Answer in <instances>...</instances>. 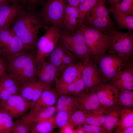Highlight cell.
Instances as JSON below:
<instances>
[{
	"mask_svg": "<svg viewBox=\"0 0 133 133\" xmlns=\"http://www.w3.org/2000/svg\"><path fill=\"white\" fill-rule=\"evenodd\" d=\"M56 111L55 106H51L35 111H30L22 116L20 120L30 125L33 123L45 120L53 116Z\"/></svg>",
	"mask_w": 133,
	"mask_h": 133,
	"instance_id": "20",
	"label": "cell"
},
{
	"mask_svg": "<svg viewBox=\"0 0 133 133\" xmlns=\"http://www.w3.org/2000/svg\"><path fill=\"white\" fill-rule=\"evenodd\" d=\"M74 127L68 123L61 128L59 132L61 133H74Z\"/></svg>",
	"mask_w": 133,
	"mask_h": 133,
	"instance_id": "44",
	"label": "cell"
},
{
	"mask_svg": "<svg viewBox=\"0 0 133 133\" xmlns=\"http://www.w3.org/2000/svg\"><path fill=\"white\" fill-rule=\"evenodd\" d=\"M87 113L80 109L74 111L70 115L68 123L74 127L85 124Z\"/></svg>",
	"mask_w": 133,
	"mask_h": 133,
	"instance_id": "35",
	"label": "cell"
},
{
	"mask_svg": "<svg viewBox=\"0 0 133 133\" xmlns=\"http://www.w3.org/2000/svg\"><path fill=\"white\" fill-rule=\"evenodd\" d=\"M11 26L15 33L30 51L37 47L39 29L46 27L34 9L23 11Z\"/></svg>",
	"mask_w": 133,
	"mask_h": 133,
	"instance_id": "1",
	"label": "cell"
},
{
	"mask_svg": "<svg viewBox=\"0 0 133 133\" xmlns=\"http://www.w3.org/2000/svg\"><path fill=\"white\" fill-rule=\"evenodd\" d=\"M107 34L110 37L109 51L127 61H133V34L132 31L124 33L113 28Z\"/></svg>",
	"mask_w": 133,
	"mask_h": 133,
	"instance_id": "6",
	"label": "cell"
},
{
	"mask_svg": "<svg viewBox=\"0 0 133 133\" xmlns=\"http://www.w3.org/2000/svg\"><path fill=\"white\" fill-rule=\"evenodd\" d=\"M30 103L20 95L12 96L7 99L0 100V108L12 118L18 119L30 107Z\"/></svg>",
	"mask_w": 133,
	"mask_h": 133,
	"instance_id": "12",
	"label": "cell"
},
{
	"mask_svg": "<svg viewBox=\"0 0 133 133\" xmlns=\"http://www.w3.org/2000/svg\"><path fill=\"white\" fill-rule=\"evenodd\" d=\"M120 0H108L109 3L110 5V7H113L116 3Z\"/></svg>",
	"mask_w": 133,
	"mask_h": 133,
	"instance_id": "49",
	"label": "cell"
},
{
	"mask_svg": "<svg viewBox=\"0 0 133 133\" xmlns=\"http://www.w3.org/2000/svg\"><path fill=\"white\" fill-rule=\"evenodd\" d=\"M12 96L8 91L0 86V100H6Z\"/></svg>",
	"mask_w": 133,
	"mask_h": 133,
	"instance_id": "43",
	"label": "cell"
},
{
	"mask_svg": "<svg viewBox=\"0 0 133 133\" xmlns=\"http://www.w3.org/2000/svg\"><path fill=\"white\" fill-rule=\"evenodd\" d=\"M70 5L79 7L80 3L78 0H66Z\"/></svg>",
	"mask_w": 133,
	"mask_h": 133,
	"instance_id": "47",
	"label": "cell"
},
{
	"mask_svg": "<svg viewBox=\"0 0 133 133\" xmlns=\"http://www.w3.org/2000/svg\"><path fill=\"white\" fill-rule=\"evenodd\" d=\"M65 0H47L38 14L45 26L53 25L62 29Z\"/></svg>",
	"mask_w": 133,
	"mask_h": 133,
	"instance_id": "8",
	"label": "cell"
},
{
	"mask_svg": "<svg viewBox=\"0 0 133 133\" xmlns=\"http://www.w3.org/2000/svg\"><path fill=\"white\" fill-rule=\"evenodd\" d=\"M31 126L22 122L20 120L14 122L11 133H31Z\"/></svg>",
	"mask_w": 133,
	"mask_h": 133,
	"instance_id": "39",
	"label": "cell"
},
{
	"mask_svg": "<svg viewBox=\"0 0 133 133\" xmlns=\"http://www.w3.org/2000/svg\"><path fill=\"white\" fill-rule=\"evenodd\" d=\"M103 83H107L125 68L133 66V61H127L117 54L108 51L96 61Z\"/></svg>",
	"mask_w": 133,
	"mask_h": 133,
	"instance_id": "3",
	"label": "cell"
},
{
	"mask_svg": "<svg viewBox=\"0 0 133 133\" xmlns=\"http://www.w3.org/2000/svg\"><path fill=\"white\" fill-rule=\"evenodd\" d=\"M54 116L48 119L35 122L31 127L32 133H51L56 127L54 125Z\"/></svg>",
	"mask_w": 133,
	"mask_h": 133,
	"instance_id": "26",
	"label": "cell"
},
{
	"mask_svg": "<svg viewBox=\"0 0 133 133\" xmlns=\"http://www.w3.org/2000/svg\"><path fill=\"white\" fill-rule=\"evenodd\" d=\"M0 50L3 57L30 51L10 27L0 30Z\"/></svg>",
	"mask_w": 133,
	"mask_h": 133,
	"instance_id": "9",
	"label": "cell"
},
{
	"mask_svg": "<svg viewBox=\"0 0 133 133\" xmlns=\"http://www.w3.org/2000/svg\"><path fill=\"white\" fill-rule=\"evenodd\" d=\"M124 107L118 105L104 111L105 120L103 128L105 133H112L119 124L121 112Z\"/></svg>",
	"mask_w": 133,
	"mask_h": 133,
	"instance_id": "21",
	"label": "cell"
},
{
	"mask_svg": "<svg viewBox=\"0 0 133 133\" xmlns=\"http://www.w3.org/2000/svg\"><path fill=\"white\" fill-rule=\"evenodd\" d=\"M7 75L5 63L3 58L0 59V79Z\"/></svg>",
	"mask_w": 133,
	"mask_h": 133,
	"instance_id": "42",
	"label": "cell"
},
{
	"mask_svg": "<svg viewBox=\"0 0 133 133\" xmlns=\"http://www.w3.org/2000/svg\"><path fill=\"white\" fill-rule=\"evenodd\" d=\"M2 56V55L0 50V59L1 58Z\"/></svg>",
	"mask_w": 133,
	"mask_h": 133,
	"instance_id": "50",
	"label": "cell"
},
{
	"mask_svg": "<svg viewBox=\"0 0 133 133\" xmlns=\"http://www.w3.org/2000/svg\"><path fill=\"white\" fill-rule=\"evenodd\" d=\"M71 114L65 111L58 112L54 116V124L55 127L61 128L68 122Z\"/></svg>",
	"mask_w": 133,
	"mask_h": 133,
	"instance_id": "37",
	"label": "cell"
},
{
	"mask_svg": "<svg viewBox=\"0 0 133 133\" xmlns=\"http://www.w3.org/2000/svg\"><path fill=\"white\" fill-rule=\"evenodd\" d=\"M118 105L124 107L133 108V90H126L118 92Z\"/></svg>",
	"mask_w": 133,
	"mask_h": 133,
	"instance_id": "34",
	"label": "cell"
},
{
	"mask_svg": "<svg viewBox=\"0 0 133 133\" xmlns=\"http://www.w3.org/2000/svg\"><path fill=\"white\" fill-rule=\"evenodd\" d=\"M37 63V81L50 86L55 83L61 73L59 70L50 62L45 60Z\"/></svg>",
	"mask_w": 133,
	"mask_h": 133,
	"instance_id": "14",
	"label": "cell"
},
{
	"mask_svg": "<svg viewBox=\"0 0 133 133\" xmlns=\"http://www.w3.org/2000/svg\"><path fill=\"white\" fill-rule=\"evenodd\" d=\"M82 79L87 92L96 91L103 82L102 77L96 62L91 60L84 63L81 73Z\"/></svg>",
	"mask_w": 133,
	"mask_h": 133,
	"instance_id": "10",
	"label": "cell"
},
{
	"mask_svg": "<svg viewBox=\"0 0 133 133\" xmlns=\"http://www.w3.org/2000/svg\"><path fill=\"white\" fill-rule=\"evenodd\" d=\"M76 98L80 110L88 113L104 111L95 91L87 92L85 90Z\"/></svg>",
	"mask_w": 133,
	"mask_h": 133,
	"instance_id": "16",
	"label": "cell"
},
{
	"mask_svg": "<svg viewBox=\"0 0 133 133\" xmlns=\"http://www.w3.org/2000/svg\"><path fill=\"white\" fill-rule=\"evenodd\" d=\"M106 0H99L87 12L84 17L99 20L110 18L105 4Z\"/></svg>",
	"mask_w": 133,
	"mask_h": 133,
	"instance_id": "25",
	"label": "cell"
},
{
	"mask_svg": "<svg viewBox=\"0 0 133 133\" xmlns=\"http://www.w3.org/2000/svg\"><path fill=\"white\" fill-rule=\"evenodd\" d=\"M79 12L78 7L66 4L62 29V31L73 34L79 25Z\"/></svg>",
	"mask_w": 133,
	"mask_h": 133,
	"instance_id": "17",
	"label": "cell"
},
{
	"mask_svg": "<svg viewBox=\"0 0 133 133\" xmlns=\"http://www.w3.org/2000/svg\"><path fill=\"white\" fill-rule=\"evenodd\" d=\"M112 13L114 19L119 28L127 29L129 31L133 30V15H124Z\"/></svg>",
	"mask_w": 133,
	"mask_h": 133,
	"instance_id": "30",
	"label": "cell"
},
{
	"mask_svg": "<svg viewBox=\"0 0 133 133\" xmlns=\"http://www.w3.org/2000/svg\"><path fill=\"white\" fill-rule=\"evenodd\" d=\"M25 9L24 6L19 4H0V30L10 27L19 14Z\"/></svg>",
	"mask_w": 133,
	"mask_h": 133,
	"instance_id": "15",
	"label": "cell"
},
{
	"mask_svg": "<svg viewBox=\"0 0 133 133\" xmlns=\"http://www.w3.org/2000/svg\"><path fill=\"white\" fill-rule=\"evenodd\" d=\"M83 63V61L80 60L77 63L66 67L55 82V85L67 84L76 80L81 75Z\"/></svg>",
	"mask_w": 133,
	"mask_h": 133,
	"instance_id": "19",
	"label": "cell"
},
{
	"mask_svg": "<svg viewBox=\"0 0 133 133\" xmlns=\"http://www.w3.org/2000/svg\"><path fill=\"white\" fill-rule=\"evenodd\" d=\"M109 11L124 15H133V0H120L110 7Z\"/></svg>",
	"mask_w": 133,
	"mask_h": 133,
	"instance_id": "27",
	"label": "cell"
},
{
	"mask_svg": "<svg viewBox=\"0 0 133 133\" xmlns=\"http://www.w3.org/2000/svg\"><path fill=\"white\" fill-rule=\"evenodd\" d=\"M59 96L56 106L57 112L65 111L71 114L74 111L80 109L77 100L75 97L69 95H62Z\"/></svg>",
	"mask_w": 133,
	"mask_h": 133,
	"instance_id": "24",
	"label": "cell"
},
{
	"mask_svg": "<svg viewBox=\"0 0 133 133\" xmlns=\"http://www.w3.org/2000/svg\"><path fill=\"white\" fill-rule=\"evenodd\" d=\"M119 92L133 90V66L126 67L107 83Z\"/></svg>",
	"mask_w": 133,
	"mask_h": 133,
	"instance_id": "18",
	"label": "cell"
},
{
	"mask_svg": "<svg viewBox=\"0 0 133 133\" xmlns=\"http://www.w3.org/2000/svg\"><path fill=\"white\" fill-rule=\"evenodd\" d=\"M47 57L48 61L56 66L61 73L68 66L77 63V59H78L60 42H58L56 48Z\"/></svg>",
	"mask_w": 133,
	"mask_h": 133,
	"instance_id": "11",
	"label": "cell"
},
{
	"mask_svg": "<svg viewBox=\"0 0 133 133\" xmlns=\"http://www.w3.org/2000/svg\"><path fill=\"white\" fill-rule=\"evenodd\" d=\"M50 86H51L38 81L33 93L31 102L30 107L31 110L32 109L35 103L39 98L44 90L47 87Z\"/></svg>",
	"mask_w": 133,
	"mask_h": 133,
	"instance_id": "38",
	"label": "cell"
},
{
	"mask_svg": "<svg viewBox=\"0 0 133 133\" xmlns=\"http://www.w3.org/2000/svg\"><path fill=\"white\" fill-rule=\"evenodd\" d=\"M58 96L55 88H52L51 86L48 87L43 92L30 111L52 106L55 103Z\"/></svg>",
	"mask_w": 133,
	"mask_h": 133,
	"instance_id": "22",
	"label": "cell"
},
{
	"mask_svg": "<svg viewBox=\"0 0 133 133\" xmlns=\"http://www.w3.org/2000/svg\"><path fill=\"white\" fill-rule=\"evenodd\" d=\"M95 91L104 111L119 105L118 92L109 84L102 83Z\"/></svg>",
	"mask_w": 133,
	"mask_h": 133,
	"instance_id": "13",
	"label": "cell"
},
{
	"mask_svg": "<svg viewBox=\"0 0 133 133\" xmlns=\"http://www.w3.org/2000/svg\"><path fill=\"white\" fill-rule=\"evenodd\" d=\"M55 89L58 96L69 95L77 96L85 90L81 76L74 82L67 84L55 85Z\"/></svg>",
	"mask_w": 133,
	"mask_h": 133,
	"instance_id": "23",
	"label": "cell"
},
{
	"mask_svg": "<svg viewBox=\"0 0 133 133\" xmlns=\"http://www.w3.org/2000/svg\"><path fill=\"white\" fill-rule=\"evenodd\" d=\"M133 126V108L124 107L121 112L119 124L115 129H120Z\"/></svg>",
	"mask_w": 133,
	"mask_h": 133,
	"instance_id": "28",
	"label": "cell"
},
{
	"mask_svg": "<svg viewBox=\"0 0 133 133\" xmlns=\"http://www.w3.org/2000/svg\"><path fill=\"white\" fill-rule=\"evenodd\" d=\"M74 133H84L81 125L77 126L76 128L74 129Z\"/></svg>",
	"mask_w": 133,
	"mask_h": 133,
	"instance_id": "48",
	"label": "cell"
},
{
	"mask_svg": "<svg viewBox=\"0 0 133 133\" xmlns=\"http://www.w3.org/2000/svg\"><path fill=\"white\" fill-rule=\"evenodd\" d=\"M38 81H33L24 83L20 86V94L25 99L30 103Z\"/></svg>",
	"mask_w": 133,
	"mask_h": 133,
	"instance_id": "32",
	"label": "cell"
},
{
	"mask_svg": "<svg viewBox=\"0 0 133 133\" xmlns=\"http://www.w3.org/2000/svg\"><path fill=\"white\" fill-rule=\"evenodd\" d=\"M20 2V0H0V4L4 3L19 4Z\"/></svg>",
	"mask_w": 133,
	"mask_h": 133,
	"instance_id": "46",
	"label": "cell"
},
{
	"mask_svg": "<svg viewBox=\"0 0 133 133\" xmlns=\"http://www.w3.org/2000/svg\"><path fill=\"white\" fill-rule=\"evenodd\" d=\"M7 75L20 85L36 80L37 63L32 53L24 52L4 57Z\"/></svg>",
	"mask_w": 133,
	"mask_h": 133,
	"instance_id": "2",
	"label": "cell"
},
{
	"mask_svg": "<svg viewBox=\"0 0 133 133\" xmlns=\"http://www.w3.org/2000/svg\"><path fill=\"white\" fill-rule=\"evenodd\" d=\"M116 133H133V126L120 129H115Z\"/></svg>",
	"mask_w": 133,
	"mask_h": 133,
	"instance_id": "45",
	"label": "cell"
},
{
	"mask_svg": "<svg viewBox=\"0 0 133 133\" xmlns=\"http://www.w3.org/2000/svg\"><path fill=\"white\" fill-rule=\"evenodd\" d=\"M45 33L38 41L36 63L45 60L56 47L60 40L61 28L55 25L46 26Z\"/></svg>",
	"mask_w": 133,
	"mask_h": 133,
	"instance_id": "7",
	"label": "cell"
},
{
	"mask_svg": "<svg viewBox=\"0 0 133 133\" xmlns=\"http://www.w3.org/2000/svg\"><path fill=\"white\" fill-rule=\"evenodd\" d=\"M82 26L86 44L90 53L91 59L95 62L105 54L110 44V35L97 29Z\"/></svg>",
	"mask_w": 133,
	"mask_h": 133,
	"instance_id": "4",
	"label": "cell"
},
{
	"mask_svg": "<svg viewBox=\"0 0 133 133\" xmlns=\"http://www.w3.org/2000/svg\"><path fill=\"white\" fill-rule=\"evenodd\" d=\"M99 0H83L79 6V24H83L84 17L88 11L95 5Z\"/></svg>",
	"mask_w": 133,
	"mask_h": 133,
	"instance_id": "36",
	"label": "cell"
},
{
	"mask_svg": "<svg viewBox=\"0 0 133 133\" xmlns=\"http://www.w3.org/2000/svg\"><path fill=\"white\" fill-rule=\"evenodd\" d=\"M82 25H78L73 34L60 32L59 40L67 49L84 63L91 60V58L85 41Z\"/></svg>",
	"mask_w": 133,
	"mask_h": 133,
	"instance_id": "5",
	"label": "cell"
},
{
	"mask_svg": "<svg viewBox=\"0 0 133 133\" xmlns=\"http://www.w3.org/2000/svg\"><path fill=\"white\" fill-rule=\"evenodd\" d=\"M40 0H20V2L28 10L34 9V6Z\"/></svg>",
	"mask_w": 133,
	"mask_h": 133,
	"instance_id": "41",
	"label": "cell"
},
{
	"mask_svg": "<svg viewBox=\"0 0 133 133\" xmlns=\"http://www.w3.org/2000/svg\"><path fill=\"white\" fill-rule=\"evenodd\" d=\"M104 112V111L95 113H87L85 124L94 125L103 128V125L105 120Z\"/></svg>",
	"mask_w": 133,
	"mask_h": 133,
	"instance_id": "33",
	"label": "cell"
},
{
	"mask_svg": "<svg viewBox=\"0 0 133 133\" xmlns=\"http://www.w3.org/2000/svg\"><path fill=\"white\" fill-rule=\"evenodd\" d=\"M20 85L15 80L8 75L0 79V86L8 91L12 95L19 94Z\"/></svg>",
	"mask_w": 133,
	"mask_h": 133,
	"instance_id": "29",
	"label": "cell"
},
{
	"mask_svg": "<svg viewBox=\"0 0 133 133\" xmlns=\"http://www.w3.org/2000/svg\"><path fill=\"white\" fill-rule=\"evenodd\" d=\"M82 127L84 133H105L103 128L95 125L85 124Z\"/></svg>",
	"mask_w": 133,
	"mask_h": 133,
	"instance_id": "40",
	"label": "cell"
},
{
	"mask_svg": "<svg viewBox=\"0 0 133 133\" xmlns=\"http://www.w3.org/2000/svg\"><path fill=\"white\" fill-rule=\"evenodd\" d=\"M12 118L0 108V133H10L14 124Z\"/></svg>",
	"mask_w": 133,
	"mask_h": 133,
	"instance_id": "31",
	"label": "cell"
}]
</instances>
